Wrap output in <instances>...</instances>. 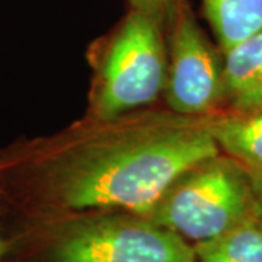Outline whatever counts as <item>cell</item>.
I'll list each match as a JSON object with an SVG mask.
<instances>
[{"label":"cell","mask_w":262,"mask_h":262,"mask_svg":"<svg viewBox=\"0 0 262 262\" xmlns=\"http://www.w3.org/2000/svg\"><path fill=\"white\" fill-rule=\"evenodd\" d=\"M220 149L203 124H159L120 133L77 150L48 170V188L75 211L149 215L168 188Z\"/></svg>","instance_id":"1"},{"label":"cell","mask_w":262,"mask_h":262,"mask_svg":"<svg viewBox=\"0 0 262 262\" xmlns=\"http://www.w3.org/2000/svg\"><path fill=\"white\" fill-rule=\"evenodd\" d=\"M38 262H196L194 245L150 217L106 211L46 226Z\"/></svg>","instance_id":"2"},{"label":"cell","mask_w":262,"mask_h":262,"mask_svg":"<svg viewBox=\"0 0 262 262\" xmlns=\"http://www.w3.org/2000/svg\"><path fill=\"white\" fill-rule=\"evenodd\" d=\"M147 217L192 245L215 239L256 219L249 172L229 156L203 160L168 188Z\"/></svg>","instance_id":"3"},{"label":"cell","mask_w":262,"mask_h":262,"mask_svg":"<svg viewBox=\"0 0 262 262\" xmlns=\"http://www.w3.org/2000/svg\"><path fill=\"white\" fill-rule=\"evenodd\" d=\"M166 56L156 15L134 9L114 37L105 57L95 113L113 120L151 103L166 84Z\"/></svg>","instance_id":"4"},{"label":"cell","mask_w":262,"mask_h":262,"mask_svg":"<svg viewBox=\"0 0 262 262\" xmlns=\"http://www.w3.org/2000/svg\"><path fill=\"white\" fill-rule=\"evenodd\" d=\"M166 99L175 113L203 115L225 101L223 63L185 5H178L170 37Z\"/></svg>","instance_id":"5"},{"label":"cell","mask_w":262,"mask_h":262,"mask_svg":"<svg viewBox=\"0 0 262 262\" xmlns=\"http://www.w3.org/2000/svg\"><path fill=\"white\" fill-rule=\"evenodd\" d=\"M223 83L236 113L262 108V31L225 51Z\"/></svg>","instance_id":"6"},{"label":"cell","mask_w":262,"mask_h":262,"mask_svg":"<svg viewBox=\"0 0 262 262\" xmlns=\"http://www.w3.org/2000/svg\"><path fill=\"white\" fill-rule=\"evenodd\" d=\"M204 125L220 151L248 170L262 168V108L214 117Z\"/></svg>","instance_id":"7"},{"label":"cell","mask_w":262,"mask_h":262,"mask_svg":"<svg viewBox=\"0 0 262 262\" xmlns=\"http://www.w3.org/2000/svg\"><path fill=\"white\" fill-rule=\"evenodd\" d=\"M222 51L262 31V0H203Z\"/></svg>","instance_id":"8"},{"label":"cell","mask_w":262,"mask_h":262,"mask_svg":"<svg viewBox=\"0 0 262 262\" xmlns=\"http://www.w3.org/2000/svg\"><path fill=\"white\" fill-rule=\"evenodd\" d=\"M196 262H262V225L248 220L215 239L194 245Z\"/></svg>","instance_id":"9"},{"label":"cell","mask_w":262,"mask_h":262,"mask_svg":"<svg viewBox=\"0 0 262 262\" xmlns=\"http://www.w3.org/2000/svg\"><path fill=\"white\" fill-rule=\"evenodd\" d=\"M249 178H251V187H252L253 201H255V215L256 220L262 225V168L251 169Z\"/></svg>","instance_id":"10"},{"label":"cell","mask_w":262,"mask_h":262,"mask_svg":"<svg viewBox=\"0 0 262 262\" xmlns=\"http://www.w3.org/2000/svg\"><path fill=\"white\" fill-rule=\"evenodd\" d=\"M136 2H137V8L151 12L155 15L158 13V10L172 3V0H136Z\"/></svg>","instance_id":"11"},{"label":"cell","mask_w":262,"mask_h":262,"mask_svg":"<svg viewBox=\"0 0 262 262\" xmlns=\"http://www.w3.org/2000/svg\"><path fill=\"white\" fill-rule=\"evenodd\" d=\"M8 251H9V244H8L6 239L3 237L2 229H0V262H3V258H5V255L8 253Z\"/></svg>","instance_id":"12"}]
</instances>
